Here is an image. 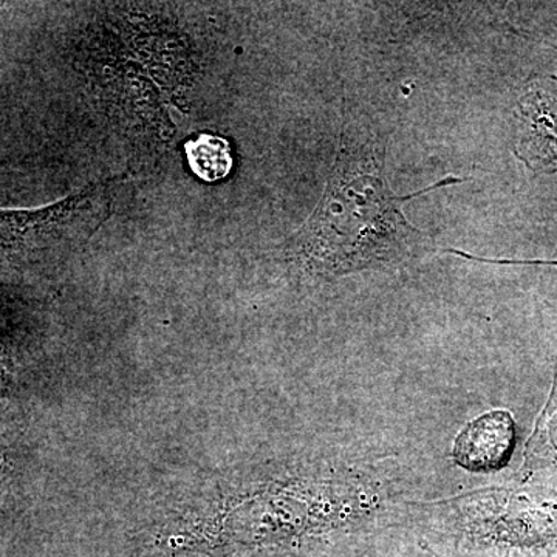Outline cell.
<instances>
[{
  "instance_id": "6da1fadb",
  "label": "cell",
  "mask_w": 557,
  "mask_h": 557,
  "mask_svg": "<svg viewBox=\"0 0 557 557\" xmlns=\"http://www.w3.org/2000/svg\"><path fill=\"white\" fill-rule=\"evenodd\" d=\"M383 143L346 123L324 196L306 225L289 240L296 259L318 273H350L394 262L423 244L424 234L406 219L409 200L461 178L440 180L423 190L397 196L384 175Z\"/></svg>"
},
{
  "instance_id": "7a4b0ae2",
  "label": "cell",
  "mask_w": 557,
  "mask_h": 557,
  "mask_svg": "<svg viewBox=\"0 0 557 557\" xmlns=\"http://www.w3.org/2000/svg\"><path fill=\"white\" fill-rule=\"evenodd\" d=\"M123 180L91 183L67 199L39 209H0V262L57 247L86 244L109 218Z\"/></svg>"
},
{
  "instance_id": "3957f363",
  "label": "cell",
  "mask_w": 557,
  "mask_h": 557,
  "mask_svg": "<svg viewBox=\"0 0 557 557\" xmlns=\"http://www.w3.org/2000/svg\"><path fill=\"white\" fill-rule=\"evenodd\" d=\"M516 152L531 170L557 172V79L534 83L519 102Z\"/></svg>"
},
{
  "instance_id": "277c9868",
  "label": "cell",
  "mask_w": 557,
  "mask_h": 557,
  "mask_svg": "<svg viewBox=\"0 0 557 557\" xmlns=\"http://www.w3.org/2000/svg\"><path fill=\"white\" fill-rule=\"evenodd\" d=\"M515 446V421L504 410H494L472 421L457 437L454 456L471 471L504 467Z\"/></svg>"
},
{
  "instance_id": "5b68a950",
  "label": "cell",
  "mask_w": 557,
  "mask_h": 557,
  "mask_svg": "<svg viewBox=\"0 0 557 557\" xmlns=\"http://www.w3.org/2000/svg\"><path fill=\"white\" fill-rule=\"evenodd\" d=\"M190 170L205 182H218L233 170L230 143L214 135H199L185 146Z\"/></svg>"
}]
</instances>
